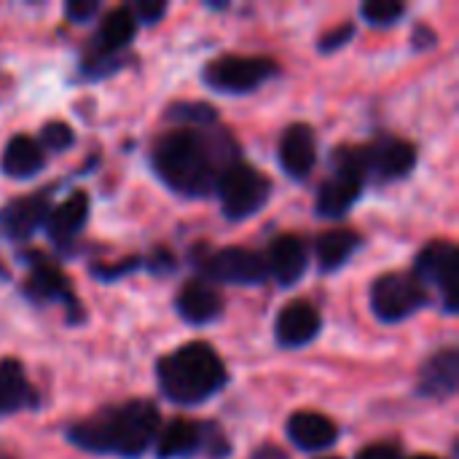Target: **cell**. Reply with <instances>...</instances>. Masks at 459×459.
Instances as JSON below:
<instances>
[{
	"mask_svg": "<svg viewBox=\"0 0 459 459\" xmlns=\"http://www.w3.org/2000/svg\"><path fill=\"white\" fill-rule=\"evenodd\" d=\"M169 118L180 121V124H188L191 129H204L207 124H215V110L204 102H183V105H175L169 110Z\"/></svg>",
	"mask_w": 459,
	"mask_h": 459,
	"instance_id": "obj_25",
	"label": "cell"
},
{
	"mask_svg": "<svg viewBox=\"0 0 459 459\" xmlns=\"http://www.w3.org/2000/svg\"><path fill=\"white\" fill-rule=\"evenodd\" d=\"M366 178L374 175L377 180H395L409 175V169L417 161V151L411 143L401 137H382L368 148H360Z\"/></svg>",
	"mask_w": 459,
	"mask_h": 459,
	"instance_id": "obj_10",
	"label": "cell"
},
{
	"mask_svg": "<svg viewBox=\"0 0 459 459\" xmlns=\"http://www.w3.org/2000/svg\"><path fill=\"white\" fill-rule=\"evenodd\" d=\"M27 293L32 299H38V301H59V299H65L70 304V299H73L65 274L56 266H48V264H40V266L32 269V274L27 277Z\"/></svg>",
	"mask_w": 459,
	"mask_h": 459,
	"instance_id": "obj_24",
	"label": "cell"
},
{
	"mask_svg": "<svg viewBox=\"0 0 459 459\" xmlns=\"http://www.w3.org/2000/svg\"><path fill=\"white\" fill-rule=\"evenodd\" d=\"M288 436L299 449L320 452V449H328L336 444L339 430L328 417H323L317 411H296L288 420Z\"/></svg>",
	"mask_w": 459,
	"mask_h": 459,
	"instance_id": "obj_14",
	"label": "cell"
},
{
	"mask_svg": "<svg viewBox=\"0 0 459 459\" xmlns=\"http://www.w3.org/2000/svg\"><path fill=\"white\" fill-rule=\"evenodd\" d=\"M178 312L183 315V320H188L194 325H204V323L215 320L223 312V299L207 282L194 280V282H188L180 290V296H178Z\"/></svg>",
	"mask_w": 459,
	"mask_h": 459,
	"instance_id": "obj_16",
	"label": "cell"
},
{
	"mask_svg": "<svg viewBox=\"0 0 459 459\" xmlns=\"http://www.w3.org/2000/svg\"><path fill=\"white\" fill-rule=\"evenodd\" d=\"M277 73V65L264 56H221L204 70L207 86L226 94H245L258 89L266 78Z\"/></svg>",
	"mask_w": 459,
	"mask_h": 459,
	"instance_id": "obj_6",
	"label": "cell"
},
{
	"mask_svg": "<svg viewBox=\"0 0 459 459\" xmlns=\"http://www.w3.org/2000/svg\"><path fill=\"white\" fill-rule=\"evenodd\" d=\"M457 247L446 239L430 242L417 255V280L430 282L444 293V304L449 312L457 309Z\"/></svg>",
	"mask_w": 459,
	"mask_h": 459,
	"instance_id": "obj_8",
	"label": "cell"
},
{
	"mask_svg": "<svg viewBox=\"0 0 459 459\" xmlns=\"http://www.w3.org/2000/svg\"><path fill=\"white\" fill-rule=\"evenodd\" d=\"M73 129L67 126V124H62V121H54V124H46L43 126V132H40V143H43V148H48V151H65V148H70L73 145Z\"/></svg>",
	"mask_w": 459,
	"mask_h": 459,
	"instance_id": "obj_27",
	"label": "cell"
},
{
	"mask_svg": "<svg viewBox=\"0 0 459 459\" xmlns=\"http://www.w3.org/2000/svg\"><path fill=\"white\" fill-rule=\"evenodd\" d=\"M89 218V199L86 194L75 191L73 196H67L59 207L48 210V218H46V226H48V234L56 239V242H65L70 237H75L83 223Z\"/></svg>",
	"mask_w": 459,
	"mask_h": 459,
	"instance_id": "obj_18",
	"label": "cell"
},
{
	"mask_svg": "<svg viewBox=\"0 0 459 459\" xmlns=\"http://www.w3.org/2000/svg\"><path fill=\"white\" fill-rule=\"evenodd\" d=\"M159 438V409L151 401H132L105 409L70 428V441L94 455L140 457Z\"/></svg>",
	"mask_w": 459,
	"mask_h": 459,
	"instance_id": "obj_2",
	"label": "cell"
},
{
	"mask_svg": "<svg viewBox=\"0 0 459 459\" xmlns=\"http://www.w3.org/2000/svg\"><path fill=\"white\" fill-rule=\"evenodd\" d=\"M264 264H266V272L274 274L282 285H296L304 277L309 258H307V247L299 237L282 234L269 245Z\"/></svg>",
	"mask_w": 459,
	"mask_h": 459,
	"instance_id": "obj_13",
	"label": "cell"
},
{
	"mask_svg": "<svg viewBox=\"0 0 459 459\" xmlns=\"http://www.w3.org/2000/svg\"><path fill=\"white\" fill-rule=\"evenodd\" d=\"M32 403H35V395L24 379L22 366L16 360H3L0 363V414H11Z\"/></svg>",
	"mask_w": 459,
	"mask_h": 459,
	"instance_id": "obj_21",
	"label": "cell"
},
{
	"mask_svg": "<svg viewBox=\"0 0 459 459\" xmlns=\"http://www.w3.org/2000/svg\"><path fill=\"white\" fill-rule=\"evenodd\" d=\"M459 355L457 350H441L433 355L420 377V393L430 398H449L457 390Z\"/></svg>",
	"mask_w": 459,
	"mask_h": 459,
	"instance_id": "obj_15",
	"label": "cell"
},
{
	"mask_svg": "<svg viewBox=\"0 0 459 459\" xmlns=\"http://www.w3.org/2000/svg\"><path fill=\"white\" fill-rule=\"evenodd\" d=\"M360 11H363V16H366L368 24L387 27V24L398 22V19L403 16L406 8H403V3H395V0H371V3H366Z\"/></svg>",
	"mask_w": 459,
	"mask_h": 459,
	"instance_id": "obj_26",
	"label": "cell"
},
{
	"mask_svg": "<svg viewBox=\"0 0 459 459\" xmlns=\"http://www.w3.org/2000/svg\"><path fill=\"white\" fill-rule=\"evenodd\" d=\"M358 459H401V449L395 444H374V446H366Z\"/></svg>",
	"mask_w": 459,
	"mask_h": 459,
	"instance_id": "obj_31",
	"label": "cell"
},
{
	"mask_svg": "<svg viewBox=\"0 0 459 459\" xmlns=\"http://www.w3.org/2000/svg\"><path fill=\"white\" fill-rule=\"evenodd\" d=\"M40 167H43V148L27 134H16L5 145L0 159V169L11 178H32Z\"/></svg>",
	"mask_w": 459,
	"mask_h": 459,
	"instance_id": "obj_19",
	"label": "cell"
},
{
	"mask_svg": "<svg viewBox=\"0 0 459 459\" xmlns=\"http://www.w3.org/2000/svg\"><path fill=\"white\" fill-rule=\"evenodd\" d=\"M425 288L411 274H385L371 288V309L385 323H401L425 304Z\"/></svg>",
	"mask_w": 459,
	"mask_h": 459,
	"instance_id": "obj_7",
	"label": "cell"
},
{
	"mask_svg": "<svg viewBox=\"0 0 459 459\" xmlns=\"http://www.w3.org/2000/svg\"><path fill=\"white\" fill-rule=\"evenodd\" d=\"M159 382L175 403H202L226 385V368L212 347L191 342L159 363Z\"/></svg>",
	"mask_w": 459,
	"mask_h": 459,
	"instance_id": "obj_3",
	"label": "cell"
},
{
	"mask_svg": "<svg viewBox=\"0 0 459 459\" xmlns=\"http://www.w3.org/2000/svg\"><path fill=\"white\" fill-rule=\"evenodd\" d=\"M360 239L355 231H347V229H336V231H328L317 239V261L325 272L331 269H339L344 266L352 253L358 250Z\"/></svg>",
	"mask_w": 459,
	"mask_h": 459,
	"instance_id": "obj_23",
	"label": "cell"
},
{
	"mask_svg": "<svg viewBox=\"0 0 459 459\" xmlns=\"http://www.w3.org/2000/svg\"><path fill=\"white\" fill-rule=\"evenodd\" d=\"M352 35H355V27H352V24H342V27L331 30V32L320 40V51H336V48H342L344 43H350Z\"/></svg>",
	"mask_w": 459,
	"mask_h": 459,
	"instance_id": "obj_30",
	"label": "cell"
},
{
	"mask_svg": "<svg viewBox=\"0 0 459 459\" xmlns=\"http://www.w3.org/2000/svg\"><path fill=\"white\" fill-rule=\"evenodd\" d=\"M414 459H436V457H414Z\"/></svg>",
	"mask_w": 459,
	"mask_h": 459,
	"instance_id": "obj_32",
	"label": "cell"
},
{
	"mask_svg": "<svg viewBox=\"0 0 459 459\" xmlns=\"http://www.w3.org/2000/svg\"><path fill=\"white\" fill-rule=\"evenodd\" d=\"M207 277L229 285H258L266 280V264L258 253L245 247H226L204 261Z\"/></svg>",
	"mask_w": 459,
	"mask_h": 459,
	"instance_id": "obj_9",
	"label": "cell"
},
{
	"mask_svg": "<svg viewBox=\"0 0 459 459\" xmlns=\"http://www.w3.org/2000/svg\"><path fill=\"white\" fill-rule=\"evenodd\" d=\"M202 446V425L191 420H172L159 436V457H188Z\"/></svg>",
	"mask_w": 459,
	"mask_h": 459,
	"instance_id": "obj_20",
	"label": "cell"
},
{
	"mask_svg": "<svg viewBox=\"0 0 459 459\" xmlns=\"http://www.w3.org/2000/svg\"><path fill=\"white\" fill-rule=\"evenodd\" d=\"M48 218V202L46 196H27V199H16L11 202L0 221L3 229L13 237V239H27L43 221Z\"/></svg>",
	"mask_w": 459,
	"mask_h": 459,
	"instance_id": "obj_17",
	"label": "cell"
},
{
	"mask_svg": "<svg viewBox=\"0 0 459 459\" xmlns=\"http://www.w3.org/2000/svg\"><path fill=\"white\" fill-rule=\"evenodd\" d=\"M320 312L317 307H312L309 301H293L288 304L274 323V336L282 347H304L309 342H315V336L320 333Z\"/></svg>",
	"mask_w": 459,
	"mask_h": 459,
	"instance_id": "obj_11",
	"label": "cell"
},
{
	"mask_svg": "<svg viewBox=\"0 0 459 459\" xmlns=\"http://www.w3.org/2000/svg\"><path fill=\"white\" fill-rule=\"evenodd\" d=\"M234 161H239L237 145L226 132L175 129L164 134L153 151L159 178L172 191L186 196H202L212 191Z\"/></svg>",
	"mask_w": 459,
	"mask_h": 459,
	"instance_id": "obj_1",
	"label": "cell"
},
{
	"mask_svg": "<svg viewBox=\"0 0 459 459\" xmlns=\"http://www.w3.org/2000/svg\"><path fill=\"white\" fill-rule=\"evenodd\" d=\"M331 459H333V457H331Z\"/></svg>",
	"mask_w": 459,
	"mask_h": 459,
	"instance_id": "obj_34",
	"label": "cell"
},
{
	"mask_svg": "<svg viewBox=\"0 0 459 459\" xmlns=\"http://www.w3.org/2000/svg\"><path fill=\"white\" fill-rule=\"evenodd\" d=\"M0 459H8V457H0Z\"/></svg>",
	"mask_w": 459,
	"mask_h": 459,
	"instance_id": "obj_33",
	"label": "cell"
},
{
	"mask_svg": "<svg viewBox=\"0 0 459 459\" xmlns=\"http://www.w3.org/2000/svg\"><path fill=\"white\" fill-rule=\"evenodd\" d=\"M97 11H100V5H97L94 0H70V3L65 5V16H67L70 22H78V24L89 22Z\"/></svg>",
	"mask_w": 459,
	"mask_h": 459,
	"instance_id": "obj_29",
	"label": "cell"
},
{
	"mask_svg": "<svg viewBox=\"0 0 459 459\" xmlns=\"http://www.w3.org/2000/svg\"><path fill=\"white\" fill-rule=\"evenodd\" d=\"M317 161V140H315V132L312 126L307 124H293L285 129L282 140H280V164L282 169L301 180L312 172Z\"/></svg>",
	"mask_w": 459,
	"mask_h": 459,
	"instance_id": "obj_12",
	"label": "cell"
},
{
	"mask_svg": "<svg viewBox=\"0 0 459 459\" xmlns=\"http://www.w3.org/2000/svg\"><path fill=\"white\" fill-rule=\"evenodd\" d=\"M366 167L360 148H344L336 156V175L328 178L317 191V212L323 218H342L360 196Z\"/></svg>",
	"mask_w": 459,
	"mask_h": 459,
	"instance_id": "obj_4",
	"label": "cell"
},
{
	"mask_svg": "<svg viewBox=\"0 0 459 459\" xmlns=\"http://www.w3.org/2000/svg\"><path fill=\"white\" fill-rule=\"evenodd\" d=\"M137 22L132 16L129 8H116L110 11L102 24H100V35H97V51L100 54H116L118 48H124L132 38H134Z\"/></svg>",
	"mask_w": 459,
	"mask_h": 459,
	"instance_id": "obj_22",
	"label": "cell"
},
{
	"mask_svg": "<svg viewBox=\"0 0 459 459\" xmlns=\"http://www.w3.org/2000/svg\"><path fill=\"white\" fill-rule=\"evenodd\" d=\"M129 11H132L134 22L140 19L143 24H153L167 13V3L164 0H137L134 8H129Z\"/></svg>",
	"mask_w": 459,
	"mask_h": 459,
	"instance_id": "obj_28",
	"label": "cell"
},
{
	"mask_svg": "<svg viewBox=\"0 0 459 459\" xmlns=\"http://www.w3.org/2000/svg\"><path fill=\"white\" fill-rule=\"evenodd\" d=\"M221 191L223 212L234 221L253 215L269 199V180L250 164L234 161L215 186Z\"/></svg>",
	"mask_w": 459,
	"mask_h": 459,
	"instance_id": "obj_5",
	"label": "cell"
}]
</instances>
